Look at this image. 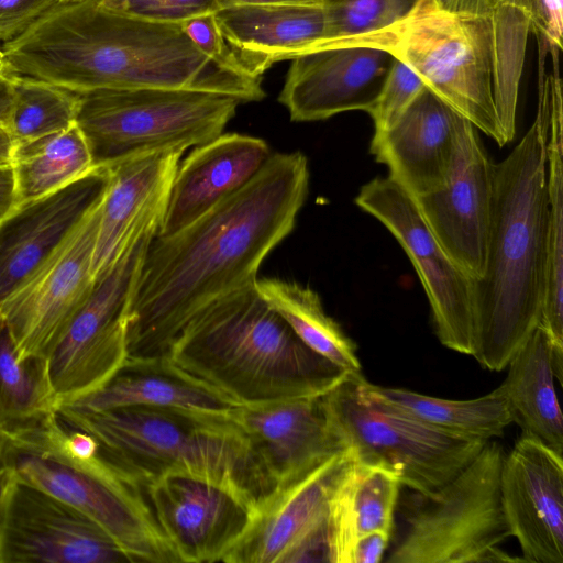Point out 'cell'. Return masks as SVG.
I'll list each match as a JSON object with an SVG mask.
<instances>
[{
    "instance_id": "1",
    "label": "cell",
    "mask_w": 563,
    "mask_h": 563,
    "mask_svg": "<svg viewBox=\"0 0 563 563\" xmlns=\"http://www.w3.org/2000/svg\"><path fill=\"white\" fill-rule=\"evenodd\" d=\"M309 190L301 152L272 153L240 190L188 225L151 241L128 316V357L166 356L188 321L254 285L265 257L294 230Z\"/></svg>"
},
{
    "instance_id": "2",
    "label": "cell",
    "mask_w": 563,
    "mask_h": 563,
    "mask_svg": "<svg viewBox=\"0 0 563 563\" xmlns=\"http://www.w3.org/2000/svg\"><path fill=\"white\" fill-rule=\"evenodd\" d=\"M16 75L85 93L102 89L197 88L261 100V79L227 70L202 54L181 23L114 13L98 0L62 2L2 46Z\"/></svg>"
},
{
    "instance_id": "3",
    "label": "cell",
    "mask_w": 563,
    "mask_h": 563,
    "mask_svg": "<svg viewBox=\"0 0 563 563\" xmlns=\"http://www.w3.org/2000/svg\"><path fill=\"white\" fill-rule=\"evenodd\" d=\"M550 78L539 75L537 115L520 142L494 163L483 276L474 280L472 356L504 369L540 323L548 263L547 137Z\"/></svg>"
},
{
    "instance_id": "4",
    "label": "cell",
    "mask_w": 563,
    "mask_h": 563,
    "mask_svg": "<svg viewBox=\"0 0 563 563\" xmlns=\"http://www.w3.org/2000/svg\"><path fill=\"white\" fill-rule=\"evenodd\" d=\"M529 32L527 18L509 7H496L488 16H463L418 0L390 26L335 45L362 44L389 52L478 131L504 146L516 134Z\"/></svg>"
},
{
    "instance_id": "5",
    "label": "cell",
    "mask_w": 563,
    "mask_h": 563,
    "mask_svg": "<svg viewBox=\"0 0 563 563\" xmlns=\"http://www.w3.org/2000/svg\"><path fill=\"white\" fill-rule=\"evenodd\" d=\"M166 356L239 406L321 396L349 373L302 343L255 284L200 310Z\"/></svg>"
},
{
    "instance_id": "6",
    "label": "cell",
    "mask_w": 563,
    "mask_h": 563,
    "mask_svg": "<svg viewBox=\"0 0 563 563\" xmlns=\"http://www.w3.org/2000/svg\"><path fill=\"white\" fill-rule=\"evenodd\" d=\"M56 411L92 435L99 455L142 487L164 475L191 476L228 490L253 515L277 488L236 411L216 415L147 406L95 411L68 404Z\"/></svg>"
},
{
    "instance_id": "7",
    "label": "cell",
    "mask_w": 563,
    "mask_h": 563,
    "mask_svg": "<svg viewBox=\"0 0 563 563\" xmlns=\"http://www.w3.org/2000/svg\"><path fill=\"white\" fill-rule=\"evenodd\" d=\"M0 464L93 520L130 562L180 563L143 487L108 464L96 439L68 424L57 411L36 428L0 439Z\"/></svg>"
},
{
    "instance_id": "8",
    "label": "cell",
    "mask_w": 563,
    "mask_h": 563,
    "mask_svg": "<svg viewBox=\"0 0 563 563\" xmlns=\"http://www.w3.org/2000/svg\"><path fill=\"white\" fill-rule=\"evenodd\" d=\"M79 95L76 124L93 166L163 151H187L224 131L242 102L197 88L102 89Z\"/></svg>"
},
{
    "instance_id": "9",
    "label": "cell",
    "mask_w": 563,
    "mask_h": 563,
    "mask_svg": "<svg viewBox=\"0 0 563 563\" xmlns=\"http://www.w3.org/2000/svg\"><path fill=\"white\" fill-rule=\"evenodd\" d=\"M362 373H347L321 395L330 429L355 461L393 472L421 496H433L485 445L434 430L372 396Z\"/></svg>"
},
{
    "instance_id": "10",
    "label": "cell",
    "mask_w": 563,
    "mask_h": 563,
    "mask_svg": "<svg viewBox=\"0 0 563 563\" xmlns=\"http://www.w3.org/2000/svg\"><path fill=\"white\" fill-rule=\"evenodd\" d=\"M503 448L487 441L433 496H422L389 563L523 562L498 545L511 537L500 494Z\"/></svg>"
},
{
    "instance_id": "11",
    "label": "cell",
    "mask_w": 563,
    "mask_h": 563,
    "mask_svg": "<svg viewBox=\"0 0 563 563\" xmlns=\"http://www.w3.org/2000/svg\"><path fill=\"white\" fill-rule=\"evenodd\" d=\"M156 225L137 232L93 287L47 356L59 404L102 386L128 358V316Z\"/></svg>"
},
{
    "instance_id": "12",
    "label": "cell",
    "mask_w": 563,
    "mask_h": 563,
    "mask_svg": "<svg viewBox=\"0 0 563 563\" xmlns=\"http://www.w3.org/2000/svg\"><path fill=\"white\" fill-rule=\"evenodd\" d=\"M355 203L378 220L409 257L428 298L440 342L448 349L471 355L474 279L441 247L413 198L390 177H376L360 188Z\"/></svg>"
},
{
    "instance_id": "13",
    "label": "cell",
    "mask_w": 563,
    "mask_h": 563,
    "mask_svg": "<svg viewBox=\"0 0 563 563\" xmlns=\"http://www.w3.org/2000/svg\"><path fill=\"white\" fill-rule=\"evenodd\" d=\"M352 460L346 450L277 486L222 562H329V500Z\"/></svg>"
},
{
    "instance_id": "14",
    "label": "cell",
    "mask_w": 563,
    "mask_h": 563,
    "mask_svg": "<svg viewBox=\"0 0 563 563\" xmlns=\"http://www.w3.org/2000/svg\"><path fill=\"white\" fill-rule=\"evenodd\" d=\"M102 202V201H101ZM101 202L58 252L1 306L20 357H47L89 296Z\"/></svg>"
},
{
    "instance_id": "15",
    "label": "cell",
    "mask_w": 563,
    "mask_h": 563,
    "mask_svg": "<svg viewBox=\"0 0 563 563\" xmlns=\"http://www.w3.org/2000/svg\"><path fill=\"white\" fill-rule=\"evenodd\" d=\"M493 168L478 130L463 117L445 181L412 197L441 247L474 280L483 276L486 265Z\"/></svg>"
},
{
    "instance_id": "16",
    "label": "cell",
    "mask_w": 563,
    "mask_h": 563,
    "mask_svg": "<svg viewBox=\"0 0 563 563\" xmlns=\"http://www.w3.org/2000/svg\"><path fill=\"white\" fill-rule=\"evenodd\" d=\"M126 563L93 520L54 495L16 478L3 510L0 563Z\"/></svg>"
},
{
    "instance_id": "17",
    "label": "cell",
    "mask_w": 563,
    "mask_h": 563,
    "mask_svg": "<svg viewBox=\"0 0 563 563\" xmlns=\"http://www.w3.org/2000/svg\"><path fill=\"white\" fill-rule=\"evenodd\" d=\"M107 167L95 166L73 183L19 203L0 221V306L26 284L102 201Z\"/></svg>"
},
{
    "instance_id": "18",
    "label": "cell",
    "mask_w": 563,
    "mask_h": 563,
    "mask_svg": "<svg viewBox=\"0 0 563 563\" xmlns=\"http://www.w3.org/2000/svg\"><path fill=\"white\" fill-rule=\"evenodd\" d=\"M143 489L180 563L222 562L253 515L228 490L191 476L164 475Z\"/></svg>"
},
{
    "instance_id": "19",
    "label": "cell",
    "mask_w": 563,
    "mask_h": 563,
    "mask_svg": "<svg viewBox=\"0 0 563 563\" xmlns=\"http://www.w3.org/2000/svg\"><path fill=\"white\" fill-rule=\"evenodd\" d=\"M278 101L295 122L373 108L395 56L378 47L342 44L291 59Z\"/></svg>"
},
{
    "instance_id": "20",
    "label": "cell",
    "mask_w": 563,
    "mask_h": 563,
    "mask_svg": "<svg viewBox=\"0 0 563 563\" xmlns=\"http://www.w3.org/2000/svg\"><path fill=\"white\" fill-rule=\"evenodd\" d=\"M500 494L522 560L563 563V456L521 434L505 455Z\"/></svg>"
},
{
    "instance_id": "21",
    "label": "cell",
    "mask_w": 563,
    "mask_h": 563,
    "mask_svg": "<svg viewBox=\"0 0 563 563\" xmlns=\"http://www.w3.org/2000/svg\"><path fill=\"white\" fill-rule=\"evenodd\" d=\"M236 420L277 486L346 451L329 427L321 396L240 406Z\"/></svg>"
},
{
    "instance_id": "22",
    "label": "cell",
    "mask_w": 563,
    "mask_h": 563,
    "mask_svg": "<svg viewBox=\"0 0 563 563\" xmlns=\"http://www.w3.org/2000/svg\"><path fill=\"white\" fill-rule=\"evenodd\" d=\"M183 154L154 152L107 167L109 181L92 260L95 279L114 263L137 232L151 225L161 228Z\"/></svg>"
},
{
    "instance_id": "23",
    "label": "cell",
    "mask_w": 563,
    "mask_h": 563,
    "mask_svg": "<svg viewBox=\"0 0 563 563\" xmlns=\"http://www.w3.org/2000/svg\"><path fill=\"white\" fill-rule=\"evenodd\" d=\"M462 118L426 87L390 129L373 135L369 152L411 197L424 195L445 181Z\"/></svg>"
},
{
    "instance_id": "24",
    "label": "cell",
    "mask_w": 563,
    "mask_h": 563,
    "mask_svg": "<svg viewBox=\"0 0 563 563\" xmlns=\"http://www.w3.org/2000/svg\"><path fill=\"white\" fill-rule=\"evenodd\" d=\"M271 155L264 140L240 133L195 147L178 164L157 235L175 233L240 190Z\"/></svg>"
},
{
    "instance_id": "25",
    "label": "cell",
    "mask_w": 563,
    "mask_h": 563,
    "mask_svg": "<svg viewBox=\"0 0 563 563\" xmlns=\"http://www.w3.org/2000/svg\"><path fill=\"white\" fill-rule=\"evenodd\" d=\"M216 20L239 71L253 79L274 63L319 48L325 41L322 4H241Z\"/></svg>"
},
{
    "instance_id": "26",
    "label": "cell",
    "mask_w": 563,
    "mask_h": 563,
    "mask_svg": "<svg viewBox=\"0 0 563 563\" xmlns=\"http://www.w3.org/2000/svg\"><path fill=\"white\" fill-rule=\"evenodd\" d=\"M64 404L95 411L147 406L216 415H234L239 407L177 367L167 356L128 357L98 389Z\"/></svg>"
},
{
    "instance_id": "27",
    "label": "cell",
    "mask_w": 563,
    "mask_h": 563,
    "mask_svg": "<svg viewBox=\"0 0 563 563\" xmlns=\"http://www.w3.org/2000/svg\"><path fill=\"white\" fill-rule=\"evenodd\" d=\"M554 353L563 354V351L554 349L545 330L538 324L510 358L500 388L512 422L520 426L522 434L563 456V418L554 385L558 378Z\"/></svg>"
},
{
    "instance_id": "28",
    "label": "cell",
    "mask_w": 563,
    "mask_h": 563,
    "mask_svg": "<svg viewBox=\"0 0 563 563\" xmlns=\"http://www.w3.org/2000/svg\"><path fill=\"white\" fill-rule=\"evenodd\" d=\"M400 485L393 472L353 457L329 500V562L349 563L352 545L363 534H391Z\"/></svg>"
},
{
    "instance_id": "29",
    "label": "cell",
    "mask_w": 563,
    "mask_h": 563,
    "mask_svg": "<svg viewBox=\"0 0 563 563\" xmlns=\"http://www.w3.org/2000/svg\"><path fill=\"white\" fill-rule=\"evenodd\" d=\"M372 396L399 412L445 434L489 441L500 437L512 423V415L503 389L470 400L435 398L407 389L367 383Z\"/></svg>"
},
{
    "instance_id": "30",
    "label": "cell",
    "mask_w": 563,
    "mask_h": 563,
    "mask_svg": "<svg viewBox=\"0 0 563 563\" xmlns=\"http://www.w3.org/2000/svg\"><path fill=\"white\" fill-rule=\"evenodd\" d=\"M547 184L548 263L539 324L545 330L552 345L563 350V107L558 62H552L550 73Z\"/></svg>"
},
{
    "instance_id": "31",
    "label": "cell",
    "mask_w": 563,
    "mask_h": 563,
    "mask_svg": "<svg viewBox=\"0 0 563 563\" xmlns=\"http://www.w3.org/2000/svg\"><path fill=\"white\" fill-rule=\"evenodd\" d=\"M47 357H20L0 313V439L20 435L56 412Z\"/></svg>"
},
{
    "instance_id": "32",
    "label": "cell",
    "mask_w": 563,
    "mask_h": 563,
    "mask_svg": "<svg viewBox=\"0 0 563 563\" xmlns=\"http://www.w3.org/2000/svg\"><path fill=\"white\" fill-rule=\"evenodd\" d=\"M255 288L310 350L345 372L361 373L353 341L327 314L318 292L280 278H257Z\"/></svg>"
},
{
    "instance_id": "33",
    "label": "cell",
    "mask_w": 563,
    "mask_h": 563,
    "mask_svg": "<svg viewBox=\"0 0 563 563\" xmlns=\"http://www.w3.org/2000/svg\"><path fill=\"white\" fill-rule=\"evenodd\" d=\"M11 164L18 205L56 191L95 167L76 123L64 131L14 145Z\"/></svg>"
},
{
    "instance_id": "34",
    "label": "cell",
    "mask_w": 563,
    "mask_h": 563,
    "mask_svg": "<svg viewBox=\"0 0 563 563\" xmlns=\"http://www.w3.org/2000/svg\"><path fill=\"white\" fill-rule=\"evenodd\" d=\"M79 95L48 81L16 75L8 131L14 145L64 131L76 123Z\"/></svg>"
},
{
    "instance_id": "35",
    "label": "cell",
    "mask_w": 563,
    "mask_h": 563,
    "mask_svg": "<svg viewBox=\"0 0 563 563\" xmlns=\"http://www.w3.org/2000/svg\"><path fill=\"white\" fill-rule=\"evenodd\" d=\"M417 1L321 0L327 21V36L319 48L390 26L407 15Z\"/></svg>"
},
{
    "instance_id": "36",
    "label": "cell",
    "mask_w": 563,
    "mask_h": 563,
    "mask_svg": "<svg viewBox=\"0 0 563 563\" xmlns=\"http://www.w3.org/2000/svg\"><path fill=\"white\" fill-rule=\"evenodd\" d=\"M427 86L409 66L395 57L383 88L368 114L374 134L390 129Z\"/></svg>"
},
{
    "instance_id": "37",
    "label": "cell",
    "mask_w": 563,
    "mask_h": 563,
    "mask_svg": "<svg viewBox=\"0 0 563 563\" xmlns=\"http://www.w3.org/2000/svg\"><path fill=\"white\" fill-rule=\"evenodd\" d=\"M98 3L108 11L131 18L179 24L220 9L218 0H98Z\"/></svg>"
},
{
    "instance_id": "38",
    "label": "cell",
    "mask_w": 563,
    "mask_h": 563,
    "mask_svg": "<svg viewBox=\"0 0 563 563\" xmlns=\"http://www.w3.org/2000/svg\"><path fill=\"white\" fill-rule=\"evenodd\" d=\"M493 8L505 5L521 12L530 32L543 38L549 47L562 48L563 0H492Z\"/></svg>"
},
{
    "instance_id": "39",
    "label": "cell",
    "mask_w": 563,
    "mask_h": 563,
    "mask_svg": "<svg viewBox=\"0 0 563 563\" xmlns=\"http://www.w3.org/2000/svg\"><path fill=\"white\" fill-rule=\"evenodd\" d=\"M181 26L189 40L202 54L222 68L244 76L234 64L230 49L216 20L214 12L188 19L181 23Z\"/></svg>"
},
{
    "instance_id": "40",
    "label": "cell",
    "mask_w": 563,
    "mask_h": 563,
    "mask_svg": "<svg viewBox=\"0 0 563 563\" xmlns=\"http://www.w3.org/2000/svg\"><path fill=\"white\" fill-rule=\"evenodd\" d=\"M63 0H0V41L9 42Z\"/></svg>"
},
{
    "instance_id": "41",
    "label": "cell",
    "mask_w": 563,
    "mask_h": 563,
    "mask_svg": "<svg viewBox=\"0 0 563 563\" xmlns=\"http://www.w3.org/2000/svg\"><path fill=\"white\" fill-rule=\"evenodd\" d=\"M389 533L372 531L358 537L352 545L349 563H377L388 545Z\"/></svg>"
},
{
    "instance_id": "42",
    "label": "cell",
    "mask_w": 563,
    "mask_h": 563,
    "mask_svg": "<svg viewBox=\"0 0 563 563\" xmlns=\"http://www.w3.org/2000/svg\"><path fill=\"white\" fill-rule=\"evenodd\" d=\"M440 11L463 16H488L494 8L492 0H429Z\"/></svg>"
},
{
    "instance_id": "43",
    "label": "cell",
    "mask_w": 563,
    "mask_h": 563,
    "mask_svg": "<svg viewBox=\"0 0 563 563\" xmlns=\"http://www.w3.org/2000/svg\"><path fill=\"white\" fill-rule=\"evenodd\" d=\"M16 206V183L12 164H0V221Z\"/></svg>"
},
{
    "instance_id": "44",
    "label": "cell",
    "mask_w": 563,
    "mask_h": 563,
    "mask_svg": "<svg viewBox=\"0 0 563 563\" xmlns=\"http://www.w3.org/2000/svg\"><path fill=\"white\" fill-rule=\"evenodd\" d=\"M16 74L9 68L0 70V126L8 130L14 100Z\"/></svg>"
},
{
    "instance_id": "45",
    "label": "cell",
    "mask_w": 563,
    "mask_h": 563,
    "mask_svg": "<svg viewBox=\"0 0 563 563\" xmlns=\"http://www.w3.org/2000/svg\"><path fill=\"white\" fill-rule=\"evenodd\" d=\"M16 478V474L12 467L0 464V528L5 503Z\"/></svg>"
},
{
    "instance_id": "46",
    "label": "cell",
    "mask_w": 563,
    "mask_h": 563,
    "mask_svg": "<svg viewBox=\"0 0 563 563\" xmlns=\"http://www.w3.org/2000/svg\"><path fill=\"white\" fill-rule=\"evenodd\" d=\"M220 9L241 4H320L321 0H218Z\"/></svg>"
},
{
    "instance_id": "47",
    "label": "cell",
    "mask_w": 563,
    "mask_h": 563,
    "mask_svg": "<svg viewBox=\"0 0 563 563\" xmlns=\"http://www.w3.org/2000/svg\"><path fill=\"white\" fill-rule=\"evenodd\" d=\"M14 148V142L4 128L0 126V162L11 163L12 152Z\"/></svg>"
},
{
    "instance_id": "48",
    "label": "cell",
    "mask_w": 563,
    "mask_h": 563,
    "mask_svg": "<svg viewBox=\"0 0 563 563\" xmlns=\"http://www.w3.org/2000/svg\"><path fill=\"white\" fill-rule=\"evenodd\" d=\"M9 68L7 63H5V59H4V55H3V52H2V47H0V70H4Z\"/></svg>"
},
{
    "instance_id": "49",
    "label": "cell",
    "mask_w": 563,
    "mask_h": 563,
    "mask_svg": "<svg viewBox=\"0 0 563 563\" xmlns=\"http://www.w3.org/2000/svg\"><path fill=\"white\" fill-rule=\"evenodd\" d=\"M79 1H85V0H63V2H79Z\"/></svg>"
},
{
    "instance_id": "50",
    "label": "cell",
    "mask_w": 563,
    "mask_h": 563,
    "mask_svg": "<svg viewBox=\"0 0 563 563\" xmlns=\"http://www.w3.org/2000/svg\"><path fill=\"white\" fill-rule=\"evenodd\" d=\"M0 164H5V163H1V162H0Z\"/></svg>"
}]
</instances>
